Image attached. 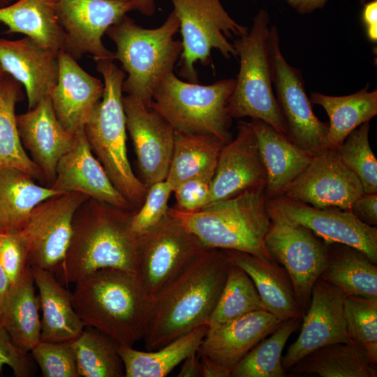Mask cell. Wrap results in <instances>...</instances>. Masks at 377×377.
<instances>
[{
  "label": "cell",
  "instance_id": "obj_1",
  "mask_svg": "<svg viewBox=\"0 0 377 377\" xmlns=\"http://www.w3.org/2000/svg\"><path fill=\"white\" fill-rule=\"evenodd\" d=\"M230 263L226 250L207 249L153 299L142 339L147 350L158 349L197 327L208 325Z\"/></svg>",
  "mask_w": 377,
  "mask_h": 377
},
{
  "label": "cell",
  "instance_id": "obj_2",
  "mask_svg": "<svg viewBox=\"0 0 377 377\" xmlns=\"http://www.w3.org/2000/svg\"><path fill=\"white\" fill-rule=\"evenodd\" d=\"M134 212L89 198L77 209L66 257L57 272L62 284L75 283L102 269L135 274L138 237L131 228Z\"/></svg>",
  "mask_w": 377,
  "mask_h": 377
},
{
  "label": "cell",
  "instance_id": "obj_3",
  "mask_svg": "<svg viewBox=\"0 0 377 377\" xmlns=\"http://www.w3.org/2000/svg\"><path fill=\"white\" fill-rule=\"evenodd\" d=\"M73 307L85 327L105 334L119 345L142 340L153 299L135 274L117 269L95 271L75 283Z\"/></svg>",
  "mask_w": 377,
  "mask_h": 377
},
{
  "label": "cell",
  "instance_id": "obj_4",
  "mask_svg": "<svg viewBox=\"0 0 377 377\" xmlns=\"http://www.w3.org/2000/svg\"><path fill=\"white\" fill-rule=\"evenodd\" d=\"M112 59L95 61L104 92L84 128L91 149L117 190L137 211L148 187L133 173L127 154L122 84L126 73Z\"/></svg>",
  "mask_w": 377,
  "mask_h": 377
},
{
  "label": "cell",
  "instance_id": "obj_5",
  "mask_svg": "<svg viewBox=\"0 0 377 377\" xmlns=\"http://www.w3.org/2000/svg\"><path fill=\"white\" fill-rule=\"evenodd\" d=\"M168 213L196 235L206 249L235 250L272 259L265 243L270 223L265 188L245 191L198 211L169 207Z\"/></svg>",
  "mask_w": 377,
  "mask_h": 377
},
{
  "label": "cell",
  "instance_id": "obj_6",
  "mask_svg": "<svg viewBox=\"0 0 377 377\" xmlns=\"http://www.w3.org/2000/svg\"><path fill=\"white\" fill-rule=\"evenodd\" d=\"M179 20L172 10L163 24L145 29L125 15L105 32L114 43V59L128 74L122 91L149 107L153 93L161 80L173 72L182 52V42L174 39Z\"/></svg>",
  "mask_w": 377,
  "mask_h": 377
},
{
  "label": "cell",
  "instance_id": "obj_7",
  "mask_svg": "<svg viewBox=\"0 0 377 377\" xmlns=\"http://www.w3.org/2000/svg\"><path fill=\"white\" fill-rule=\"evenodd\" d=\"M270 20L260 9L248 32L235 40L239 70L228 103L232 118L251 117L269 125L287 137V126L273 91L272 71L268 50Z\"/></svg>",
  "mask_w": 377,
  "mask_h": 377
},
{
  "label": "cell",
  "instance_id": "obj_8",
  "mask_svg": "<svg viewBox=\"0 0 377 377\" xmlns=\"http://www.w3.org/2000/svg\"><path fill=\"white\" fill-rule=\"evenodd\" d=\"M235 79H224L202 85L179 80L173 72L155 89L149 108L167 120L175 131L210 135L225 144L232 140V117L228 100Z\"/></svg>",
  "mask_w": 377,
  "mask_h": 377
},
{
  "label": "cell",
  "instance_id": "obj_9",
  "mask_svg": "<svg viewBox=\"0 0 377 377\" xmlns=\"http://www.w3.org/2000/svg\"><path fill=\"white\" fill-rule=\"evenodd\" d=\"M179 20L182 52L179 57V75L190 82L198 83L195 68L199 61L211 63V52L218 50L226 58L237 57L228 38L245 35L248 27L236 22L219 0H171Z\"/></svg>",
  "mask_w": 377,
  "mask_h": 377
},
{
  "label": "cell",
  "instance_id": "obj_10",
  "mask_svg": "<svg viewBox=\"0 0 377 377\" xmlns=\"http://www.w3.org/2000/svg\"><path fill=\"white\" fill-rule=\"evenodd\" d=\"M207 249L196 235L168 213L138 237L135 275L154 299Z\"/></svg>",
  "mask_w": 377,
  "mask_h": 377
},
{
  "label": "cell",
  "instance_id": "obj_11",
  "mask_svg": "<svg viewBox=\"0 0 377 377\" xmlns=\"http://www.w3.org/2000/svg\"><path fill=\"white\" fill-rule=\"evenodd\" d=\"M267 212L270 223L265 238L266 249L288 274L304 316L314 283L325 267L328 242L308 228L293 223L272 209L267 208Z\"/></svg>",
  "mask_w": 377,
  "mask_h": 377
},
{
  "label": "cell",
  "instance_id": "obj_12",
  "mask_svg": "<svg viewBox=\"0 0 377 377\" xmlns=\"http://www.w3.org/2000/svg\"><path fill=\"white\" fill-rule=\"evenodd\" d=\"M268 50L276 101L287 126V137L312 156L327 149L329 124L315 115L302 71L290 66L282 54L279 31L271 25Z\"/></svg>",
  "mask_w": 377,
  "mask_h": 377
},
{
  "label": "cell",
  "instance_id": "obj_13",
  "mask_svg": "<svg viewBox=\"0 0 377 377\" xmlns=\"http://www.w3.org/2000/svg\"><path fill=\"white\" fill-rule=\"evenodd\" d=\"M89 198L79 192L65 193L33 209L20 231L28 249L30 267L57 272L70 246L75 215Z\"/></svg>",
  "mask_w": 377,
  "mask_h": 377
},
{
  "label": "cell",
  "instance_id": "obj_14",
  "mask_svg": "<svg viewBox=\"0 0 377 377\" xmlns=\"http://www.w3.org/2000/svg\"><path fill=\"white\" fill-rule=\"evenodd\" d=\"M128 0H59L57 16L66 34L64 52L76 61L90 54L95 61L114 59L102 42L106 31L133 10Z\"/></svg>",
  "mask_w": 377,
  "mask_h": 377
},
{
  "label": "cell",
  "instance_id": "obj_15",
  "mask_svg": "<svg viewBox=\"0 0 377 377\" xmlns=\"http://www.w3.org/2000/svg\"><path fill=\"white\" fill-rule=\"evenodd\" d=\"M363 193L359 179L341 161L337 151L326 149L313 156L281 196L316 208L348 210Z\"/></svg>",
  "mask_w": 377,
  "mask_h": 377
},
{
  "label": "cell",
  "instance_id": "obj_16",
  "mask_svg": "<svg viewBox=\"0 0 377 377\" xmlns=\"http://www.w3.org/2000/svg\"><path fill=\"white\" fill-rule=\"evenodd\" d=\"M266 207L290 222L303 226L328 243H340L362 251L377 264V228L360 221L349 210L316 208L279 196L266 199Z\"/></svg>",
  "mask_w": 377,
  "mask_h": 377
},
{
  "label": "cell",
  "instance_id": "obj_17",
  "mask_svg": "<svg viewBox=\"0 0 377 377\" xmlns=\"http://www.w3.org/2000/svg\"><path fill=\"white\" fill-rule=\"evenodd\" d=\"M126 126L133 142L142 182L147 186L165 180L174 146L171 124L140 99L122 98Z\"/></svg>",
  "mask_w": 377,
  "mask_h": 377
},
{
  "label": "cell",
  "instance_id": "obj_18",
  "mask_svg": "<svg viewBox=\"0 0 377 377\" xmlns=\"http://www.w3.org/2000/svg\"><path fill=\"white\" fill-rule=\"evenodd\" d=\"M344 295L336 287L318 279L297 339L282 357L286 371L312 351L325 346L352 341L343 313Z\"/></svg>",
  "mask_w": 377,
  "mask_h": 377
},
{
  "label": "cell",
  "instance_id": "obj_19",
  "mask_svg": "<svg viewBox=\"0 0 377 377\" xmlns=\"http://www.w3.org/2000/svg\"><path fill=\"white\" fill-rule=\"evenodd\" d=\"M282 321L265 309L232 320L208 326L197 353L200 359L217 367L225 377L260 341Z\"/></svg>",
  "mask_w": 377,
  "mask_h": 377
},
{
  "label": "cell",
  "instance_id": "obj_20",
  "mask_svg": "<svg viewBox=\"0 0 377 377\" xmlns=\"http://www.w3.org/2000/svg\"><path fill=\"white\" fill-rule=\"evenodd\" d=\"M266 184L267 172L255 133L250 122L241 121L235 138L221 151L210 184L208 205L249 189L265 188Z\"/></svg>",
  "mask_w": 377,
  "mask_h": 377
},
{
  "label": "cell",
  "instance_id": "obj_21",
  "mask_svg": "<svg viewBox=\"0 0 377 377\" xmlns=\"http://www.w3.org/2000/svg\"><path fill=\"white\" fill-rule=\"evenodd\" d=\"M50 187L62 193L79 192L119 209L135 212L114 186L93 154L84 128L74 134L70 149L59 161Z\"/></svg>",
  "mask_w": 377,
  "mask_h": 377
},
{
  "label": "cell",
  "instance_id": "obj_22",
  "mask_svg": "<svg viewBox=\"0 0 377 377\" xmlns=\"http://www.w3.org/2000/svg\"><path fill=\"white\" fill-rule=\"evenodd\" d=\"M57 54L28 36L17 40L0 38V65L24 86L29 110L48 96L56 84L59 75Z\"/></svg>",
  "mask_w": 377,
  "mask_h": 377
},
{
  "label": "cell",
  "instance_id": "obj_23",
  "mask_svg": "<svg viewBox=\"0 0 377 377\" xmlns=\"http://www.w3.org/2000/svg\"><path fill=\"white\" fill-rule=\"evenodd\" d=\"M59 75L50 93L56 117L69 133L84 128L94 107L101 99L104 84L87 73L63 50L58 52Z\"/></svg>",
  "mask_w": 377,
  "mask_h": 377
},
{
  "label": "cell",
  "instance_id": "obj_24",
  "mask_svg": "<svg viewBox=\"0 0 377 377\" xmlns=\"http://www.w3.org/2000/svg\"><path fill=\"white\" fill-rule=\"evenodd\" d=\"M19 135L31 160L39 168L50 187L56 177L60 158L70 149L73 136L58 121L50 96L32 109L16 116Z\"/></svg>",
  "mask_w": 377,
  "mask_h": 377
},
{
  "label": "cell",
  "instance_id": "obj_25",
  "mask_svg": "<svg viewBox=\"0 0 377 377\" xmlns=\"http://www.w3.org/2000/svg\"><path fill=\"white\" fill-rule=\"evenodd\" d=\"M226 251L230 261L250 276L267 311L281 321L302 318L291 281L282 266L273 259L235 250Z\"/></svg>",
  "mask_w": 377,
  "mask_h": 377
},
{
  "label": "cell",
  "instance_id": "obj_26",
  "mask_svg": "<svg viewBox=\"0 0 377 377\" xmlns=\"http://www.w3.org/2000/svg\"><path fill=\"white\" fill-rule=\"evenodd\" d=\"M250 124L267 172L266 199L281 196L284 188L309 165L313 156L258 119Z\"/></svg>",
  "mask_w": 377,
  "mask_h": 377
},
{
  "label": "cell",
  "instance_id": "obj_27",
  "mask_svg": "<svg viewBox=\"0 0 377 377\" xmlns=\"http://www.w3.org/2000/svg\"><path fill=\"white\" fill-rule=\"evenodd\" d=\"M35 286L38 290L42 311L40 341H71L84 330L85 325L76 313L72 293L66 289L54 274L31 267Z\"/></svg>",
  "mask_w": 377,
  "mask_h": 377
},
{
  "label": "cell",
  "instance_id": "obj_28",
  "mask_svg": "<svg viewBox=\"0 0 377 377\" xmlns=\"http://www.w3.org/2000/svg\"><path fill=\"white\" fill-rule=\"evenodd\" d=\"M39 297L36 295L31 267L10 286L0 316L15 346L27 354L40 341L41 319Z\"/></svg>",
  "mask_w": 377,
  "mask_h": 377
},
{
  "label": "cell",
  "instance_id": "obj_29",
  "mask_svg": "<svg viewBox=\"0 0 377 377\" xmlns=\"http://www.w3.org/2000/svg\"><path fill=\"white\" fill-rule=\"evenodd\" d=\"M34 179L17 168H0V234L20 232L38 204L63 194Z\"/></svg>",
  "mask_w": 377,
  "mask_h": 377
},
{
  "label": "cell",
  "instance_id": "obj_30",
  "mask_svg": "<svg viewBox=\"0 0 377 377\" xmlns=\"http://www.w3.org/2000/svg\"><path fill=\"white\" fill-rule=\"evenodd\" d=\"M288 371L319 377H376L377 364L360 343L350 341L319 348Z\"/></svg>",
  "mask_w": 377,
  "mask_h": 377
},
{
  "label": "cell",
  "instance_id": "obj_31",
  "mask_svg": "<svg viewBox=\"0 0 377 377\" xmlns=\"http://www.w3.org/2000/svg\"><path fill=\"white\" fill-rule=\"evenodd\" d=\"M59 0H17L0 8V22L8 33L30 37L58 52L65 50L66 34L57 16Z\"/></svg>",
  "mask_w": 377,
  "mask_h": 377
},
{
  "label": "cell",
  "instance_id": "obj_32",
  "mask_svg": "<svg viewBox=\"0 0 377 377\" xmlns=\"http://www.w3.org/2000/svg\"><path fill=\"white\" fill-rule=\"evenodd\" d=\"M320 279L344 295L377 298V266L353 246L328 243L326 263Z\"/></svg>",
  "mask_w": 377,
  "mask_h": 377
},
{
  "label": "cell",
  "instance_id": "obj_33",
  "mask_svg": "<svg viewBox=\"0 0 377 377\" xmlns=\"http://www.w3.org/2000/svg\"><path fill=\"white\" fill-rule=\"evenodd\" d=\"M225 145L213 135L175 131L173 150L165 179L172 191L191 179L212 181Z\"/></svg>",
  "mask_w": 377,
  "mask_h": 377
},
{
  "label": "cell",
  "instance_id": "obj_34",
  "mask_svg": "<svg viewBox=\"0 0 377 377\" xmlns=\"http://www.w3.org/2000/svg\"><path fill=\"white\" fill-rule=\"evenodd\" d=\"M309 100L321 106L329 117L326 145L332 150H337L352 131L377 114V90L369 91V84L342 96L312 92Z\"/></svg>",
  "mask_w": 377,
  "mask_h": 377
},
{
  "label": "cell",
  "instance_id": "obj_35",
  "mask_svg": "<svg viewBox=\"0 0 377 377\" xmlns=\"http://www.w3.org/2000/svg\"><path fill=\"white\" fill-rule=\"evenodd\" d=\"M208 325L194 329L164 346L151 351L135 350L133 346L118 345L126 377L166 376L188 356L197 352Z\"/></svg>",
  "mask_w": 377,
  "mask_h": 377
},
{
  "label": "cell",
  "instance_id": "obj_36",
  "mask_svg": "<svg viewBox=\"0 0 377 377\" xmlns=\"http://www.w3.org/2000/svg\"><path fill=\"white\" fill-rule=\"evenodd\" d=\"M22 99V84L8 75L0 87V168H17L34 179L45 181L26 153L19 135L15 105Z\"/></svg>",
  "mask_w": 377,
  "mask_h": 377
},
{
  "label": "cell",
  "instance_id": "obj_37",
  "mask_svg": "<svg viewBox=\"0 0 377 377\" xmlns=\"http://www.w3.org/2000/svg\"><path fill=\"white\" fill-rule=\"evenodd\" d=\"M87 327L71 341L79 377L125 376L119 344L98 330Z\"/></svg>",
  "mask_w": 377,
  "mask_h": 377
},
{
  "label": "cell",
  "instance_id": "obj_38",
  "mask_svg": "<svg viewBox=\"0 0 377 377\" xmlns=\"http://www.w3.org/2000/svg\"><path fill=\"white\" fill-rule=\"evenodd\" d=\"M302 318L282 321L267 339H263L232 369L231 377H284L282 353Z\"/></svg>",
  "mask_w": 377,
  "mask_h": 377
},
{
  "label": "cell",
  "instance_id": "obj_39",
  "mask_svg": "<svg viewBox=\"0 0 377 377\" xmlns=\"http://www.w3.org/2000/svg\"><path fill=\"white\" fill-rule=\"evenodd\" d=\"M261 309L266 310L253 281L245 271L231 262L208 326L222 324Z\"/></svg>",
  "mask_w": 377,
  "mask_h": 377
},
{
  "label": "cell",
  "instance_id": "obj_40",
  "mask_svg": "<svg viewBox=\"0 0 377 377\" xmlns=\"http://www.w3.org/2000/svg\"><path fill=\"white\" fill-rule=\"evenodd\" d=\"M369 122L352 131L336 150L341 161L359 179L364 193H377V159L369 141Z\"/></svg>",
  "mask_w": 377,
  "mask_h": 377
},
{
  "label": "cell",
  "instance_id": "obj_41",
  "mask_svg": "<svg viewBox=\"0 0 377 377\" xmlns=\"http://www.w3.org/2000/svg\"><path fill=\"white\" fill-rule=\"evenodd\" d=\"M343 313L350 339L377 364V298L345 295Z\"/></svg>",
  "mask_w": 377,
  "mask_h": 377
},
{
  "label": "cell",
  "instance_id": "obj_42",
  "mask_svg": "<svg viewBox=\"0 0 377 377\" xmlns=\"http://www.w3.org/2000/svg\"><path fill=\"white\" fill-rule=\"evenodd\" d=\"M44 377H79L71 341H40L31 350Z\"/></svg>",
  "mask_w": 377,
  "mask_h": 377
},
{
  "label": "cell",
  "instance_id": "obj_43",
  "mask_svg": "<svg viewBox=\"0 0 377 377\" xmlns=\"http://www.w3.org/2000/svg\"><path fill=\"white\" fill-rule=\"evenodd\" d=\"M172 192L171 186L165 180L148 187L143 204L133 213L131 218V228L136 236L147 232L168 214V203Z\"/></svg>",
  "mask_w": 377,
  "mask_h": 377
},
{
  "label": "cell",
  "instance_id": "obj_44",
  "mask_svg": "<svg viewBox=\"0 0 377 377\" xmlns=\"http://www.w3.org/2000/svg\"><path fill=\"white\" fill-rule=\"evenodd\" d=\"M0 260L10 285H13L29 266L28 249L20 232L0 234Z\"/></svg>",
  "mask_w": 377,
  "mask_h": 377
},
{
  "label": "cell",
  "instance_id": "obj_45",
  "mask_svg": "<svg viewBox=\"0 0 377 377\" xmlns=\"http://www.w3.org/2000/svg\"><path fill=\"white\" fill-rule=\"evenodd\" d=\"M211 181L191 179L176 186L172 192L177 200V208L185 212L198 211L209 204Z\"/></svg>",
  "mask_w": 377,
  "mask_h": 377
},
{
  "label": "cell",
  "instance_id": "obj_46",
  "mask_svg": "<svg viewBox=\"0 0 377 377\" xmlns=\"http://www.w3.org/2000/svg\"><path fill=\"white\" fill-rule=\"evenodd\" d=\"M4 366H8L17 377L34 376V365L27 356L13 343L8 332L0 324V375Z\"/></svg>",
  "mask_w": 377,
  "mask_h": 377
},
{
  "label": "cell",
  "instance_id": "obj_47",
  "mask_svg": "<svg viewBox=\"0 0 377 377\" xmlns=\"http://www.w3.org/2000/svg\"><path fill=\"white\" fill-rule=\"evenodd\" d=\"M348 210L362 223L376 227L377 193H363L352 203Z\"/></svg>",
  "mask_w": 377,
  "mask_h": 377
},
{
  "label": "cell",
  "instance_id": "obj_48",
  "mask_svg": "<svg viewBox=\"0 0 377 377\" xmlns=\"http://www.w3.org/2000/svg\"><path fill=\"white\" fill-rule=\"evenodd\" d=\"M362 19L365 27L366 34L371 43L377 42V0L364 3Z\"/></svg>",
  "mask_w": 377,
  "mask_h": 377
},
{
  "label": "cell",
  "instance_id": "obj_49",
  "mask_svg": "<svg viewBox=\"0 0 377 377\" xmlns=\"http://www.w3.org/2000/svg\"><path fill=\"white\" fill-rule=\"evenodd\" d=\"M182 363L178 377L201 376V362L197 352L188 356Z\"/></svg>",
  "mask_w": 377,
  "mask_h": 377
},
{
  "label": "cell",
  "instance_id": "obj_50",
  "mask_svg": "<svg viewBox=\"0 0 377 377\" xmlns=\"http://www.w3.org/2000/svg\"><path fill=\"white\" fill-rule=\"evenodd\" d=\"M329 0H286L287 3L298 13L309 14L323 8Z\"/></svg>",
  "mask_w": 377,
  "mask_h": 377
},
{
  "label": "cell",
  "instance_id": "obj_51",
  "mask_svg": "<svg viewBox=\"0 0 377 377\" xmlns=\"http://www.w3.org/2000/svg\"><path fill=\"white\" fill-rule=\"evenodd\" d=\"M10 281L3 268L0 260V316L4 306L10 288Z\"/></svg>",
  "mask_w": 377,
  "mask_h": 377
},
{
  "label": "cell",
  "instance_id": "obj_52",
  "mask_svg": "<svg viewBox=\"0 0 377 377\" xmlns=\"http://www.w3.org/2000/svg\"><path fill=\"white\" fill-rule=\"evenodd\" d=\"M131 2L135 10L146 16H151L156 11L154 0H128Z\"/></svg>",
  "mask_w": 377,
  "mask_h": 377
},
{
  "label": "cell",
  "instance_id": "obj_53",
  "mask_svg": "<svg viewBox=\"0 0 377 377\" xmlns=\"http://www.w3.org/2000/svg\"><path fill=\"white\" fill-rule=\"evenodd\" d=\"M17 0H0V8H5Z\"/></svg>",
  "mask_w": 377,
  "mask_h": 377
},
{
  "label": "cell",
  "instance_id": "obj_54",
  "mask_svg": "<svg viewBox=\"0 0 377 377\" xmlns=\"http://www.w3.org/2000/svg\"><path fill=\"white\" fill-rule=\"evenodd\" d=\"M7 75L8 74L3 70L0 65V87Z\"/></svg>",
  "mask_w": 377,
  "mask_h": 377
},
{
  "label": "cell",
  "instance_id": "obj_55",
  "mask_svg": "<svg viewBox=\"0 0 377 377\" xmlns=\"http://www.w3.org/2000/svg\"><path fill=\"white\" fill-rule=\"evenodd\" d=\"M361 3H364L367 0H360Z\"/></svg>",
  "mask_w": 377,
  "mask_h": 377
}]
</instances>
